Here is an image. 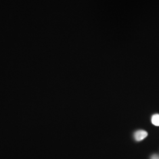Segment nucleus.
<instances>
[{"label":"nucleus","mask_w":159,"mask_h":159,"mask_svg":"<svg viewBox=\"0 0 159 159\" xmlns=\"http://www.w3.org/2000/svg\"><path fill=\"white\" fill-rule=\"evenodd\" d=\"M148 136V132L146 131L143 130L136 131L134 133V139L137 142L142 141L143 139H144Z\"/></svg>","instance_id":"1"},{"label":"nucleus","mask_w":159,"mask_h":159,"mask_svg":"<svg viewBox=\"0 0 159 159\" xmlns=\"http://www.w3.org/2000/svg\"><path fill=\"white\" fill-rule=\"evenodd\" d=\"M152 123L153 125L159 126V114H155L152 117Z\"/></svg>","instance_id":"2"},{"label":"nucleus","mask_w":159,"mask_h":159,"mask_svg":"<svg viewBox=\"0 0 159 159\" xmlns=\"http://www.w3.org/2000/svg\"><path fill=\"white\" fill-rule=\"evenodd\" d=\"M150 159H159V155L158 154H153L152 156Z\"/></svg>","instance_id":"3"}]
</instances>
